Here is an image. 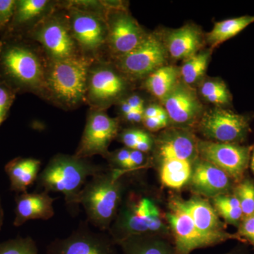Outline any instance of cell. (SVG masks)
<instances>
[{"instance_id": "obj_43", "label": "cell", "mask_w": 254, "mask_h": 254, "mask_svg": "<svg viewBox=\"0 0 254 254\" xmlns=\"http://www.w3.org/2000/svg\"><path fill=\"white\" fill-rule=\"evenodd\" d=\"M3 222H4V210H3L1 198H0V230H1V227H2Z\"/></svg>"}, {"instance_id": "obj_35", "label": "cell", "mask_w": 254, "mask_h": 254, "mask_svg": "<svg viewBox=\"0 0 254 254\" xmlns=\"http://www.w3.org/2000/svg\"><path fill=\"white\" fill-rule=\"evenodd\" d=\"M16 6L15 0H0V31L9 29Z\"/></svg>"}, {"instance_id": "obj_36", "label": "cell", "mask_w": 254, "mask_h": 254, "mask_svg": "<svg viewBox=\"0 0 254 254\" xmlns=\"http://www.w3.org/2000/svg\"><path fill=\"white\" fill-rule=\"evenodd\" d=\"M236 234L243 242H248L254 249V214L242 219Z\"/></svg>"}, {"instance_id": "obj_12", "label": "cell", "mask_w": 254, "mask_h": 254, "mask_svg": "<svg viewBox=\"0 0 254 254\" xmlns=\"http://www.w3.org/2000/svg\"><path fill=\"white\" fill-rule=\"evenodd\" d=\"M165 218L179 254H190L195 250L212 247L195 227L182 198L175 196L170 200Z\"/></svg>"}, {"instance_id": "obj_24", "label": "cell", "mask_w": 254, "mask_h": 254, "mask_svg": "<svg viewBox=\"0 0 254 254\" xmlns=\"http://www.w3.org/2000/svg\"><path fill=\"white\" fill-rule=\"evenodd\" d=\"M180 80V68L167 64L148 75L145 78L144 86L145 89L161 103Z\"/></svg>"}, {"instance_id": "obj_28", "label": "cell", "mask_w": 254, "mask_h": 254, "mask_svg": "<svg viewBox=\"0 0 254 254\" xmlns=\"http://www.w3.org/2000/svg\"><path fill=\"white\" fill-rule=\"evenodd\" d=\"M200 98L215 107L226 108L232 103V95L222 78L205 77L198 86Z\"/></svg>"}, {"instance_id": "obj_44", "label": "cell", "mask_w": 254, "mask_h": 254, "mask_svg": "<svg viewBox=\"0 0 254 254\" xmlns=\"http://www.w3.org/2000/svg\"><path fill=\"white\" fill-rule=\"evenodd\" d=\"M234 254L230 253V254Z\"/></svg>"}, {"instance_id": "obj_19", "label": "cell", "mask_w": 254, "mask_h": 254, "mask_svg": "<svg viewBox=\"0 0 254 254\" xmlns=\"http://www.w3.org/2000/svg\"><path fill=\"white\" fill-rule=\"evenodd\" d=\"M169 58L175 61L188 59L203 50L206 41L201 28L193 23L160 33Z\"/></svg>"}, {"instance_id": "obj_3", "label": "cell", "mask_w": 254, "mask_h": 254, "mask_svg": "<svg viewBox=\"0 0 254 254\" xmlns=\"http://www.w3.org/2000/svg\"><path fill=\"white\" fill-rule=\"evenodd\" d=\"M105 168L95 165L89 159L75 155H55L38 175V187L48 192H58L64 195L65 203L73 215L79 210V196L91 177Z\"/></svg>"}, {"instance_id": "obj_10", "label": "cell", "mask_w": 254, "mask_h": 254, "mask_svg": "<svg viewBox=\"0 0 254 254\" xmlns=\"http://www.w3.org/2000/svg\"><path fill=\"white\" fill-rule=\"evenodd\" d=\"M109 234L95 232L82 222L66 238L57 239L47 247V254H118Z\"/></svg>"}, {"instance_id": "obj_26", "label": "cell", "mask_w": 254, "mask_h": 254, "mask_svg": "<svg viewBox=\"0 0 254 254\" xmlns=\"http://www.w3.org/2000/svg\"><path fill=\"white\" fill-rule=\"evenodd\" d=\"M159 164L160 180L164 186L180 190L190 183L193 163L185 160L169 159Z\"/></svg>"}, {"instance_id": "obj_5", "label": "cell", "mask_w": 254, "mask_h": 254, "mask_svg": "<svg viewBox=\"0 0 254 254\" xmlns=\"http://www.w3.org/2000/svg\"><path fill=\"white\" fill-rule=\"evenodd\" d=\"M90 63L78 57L52 60L46 72L45 85L52 95L63 104H78L86 95Z\"/></svg>"}, {"instance_id": "obj_25", "label": "cell", "mask_w": 254, "mask_h": 254, "mask_svg": "<svg viewBox=\"0 0 254 254\" xmlns=\"http://www.w3.org/2000/svg\"><path fill=\"white\" fill-rule=\"evenodd\" d=\"M253 23L254 16L250 15L218 21L214 24L211 31L205 34L206 44L214 50L224 42L236 36Z\"/></svg>"}, {"instance_id": "obj_41", "label": "cell", "mask_w": 254, "mask_h": 254, "mask_svg": "<svg viewBox=\"0 0 254 254\" xmlns=\"http://www.w3.org/2000/svg\"><path fill=\"white\" fill-rule=\"evenodd\" d=\"M120 110H121V113L123 114L124 117H125V115H128V113H131L132 111H133L131 107L127 103L126 100L125 99L120 101Z\"/></svg>"}, {"instance_id": "obj_23", "label": "cell", "mask_w": 254, "mask_h": 254, "mask_svg": "<svg viewBox=\"0 0 254 254\" xmlns=\"http://www.w3.org/2000/svg\"><path fill=\"white\" fill-rule=\"evenodd\" d=\"M123 254H180L173 241L160 235H138L119 242Z\"/></svg>"}, {"instance_id": "obj_27", "label": "cell", "mask_w": 254, "mask_h": 254, "mask_svg": "<svg viewBox=\"0 0 254 254\" xmlns=\"http://www.w3.org/2000/svg\"><path fill=\"white\" fill-rule=\"evenodd\" d=\"M213 52V50L210 48L202 50L188 59L184 60L181 67H180L181 81L193 88L198 86L205 77Z\"/></svg>"}, {"instance_id": "obj_38", "label": "cell", "mask_w": 254, "mask_h": 254, "mask_svg": "<svg viewBox=\"0 0 254 254\" xmlns=\"http://www.w3.org/2000/svg\"><path fill=\"white\" fill-rule=\"evenodd\" d=\"M127 103L131 107L132 109L143 114L145 108L144 100L138 95H131L125 99Z\"/></svg>"}, {"instance_id": "obj_1", "label": "cell", "mask_w": 254, "mask_h": 254, "mask_svg": "<svg viewBox=\"0 0 254 254\" xmlns=\"http://www.w3.org/2000/svg\"><path fill=\"white\" fill-rule=\"evenodd\" d=\"M108 232L117 245L128 237L138 235L171 236L168 222L154 198L140 190L125 193Z\"/></svg>"}, {"instance_id": "obj_20", "label": "cell", "mask_w": 254, "mask_h": 254, "mask_svg": "<svg viewBox=\"0 0 254 254\" xmlns=\"http://www.w3.org/2000/svg\"><path fill=\"white\" fill-rule=\"evenodd\" d=\"M33 37L43 45L52 60H64L76 56V44L69 26L57 19H49L37 28Z\"/></svg>"}, {"instance_id": "obj_29", "label": "cell", "mask_w": 254, "mask_h": 254, "mask_svg": "<svg viewBox=\"0 0 254 254\" xmlns=\"http://www.w3.org/2000/svg\"><path fill=\"white\" fill-rule=\"evenodd\" d=\"M219 217L223 219L225 223L238 227L243 219V213L240 201L233 192L218 195L210 199Z\"/></svg>"}, {"instance_id": "obj_34", "label": "cell", "mask_w": 254, "mask_h": 254, "mask_svg": "<svg viewBox=\"0 0 254 254\" xmlns=\"http://www.w3.org/2000/svg\"><path fill=\"white\" fill-rule=\"evenodd\" d=\"M16 93L9 86L0 82V125L6 120Z\"/></svg>"}, {"instance_id": "obj_18", "label": "cell", "mask_w": 254, "mask_h": 254, "mask_svg": "<svg viewBox=\"0 0 254 254\" xmlns=\"http://www.w3.org/2000/svg\"><path fill=\"white\" fill-rule=\"evenodd\" d=\"M189 185L195 195L211 198L233 192L236 183L221 169L198 158L193 164Z\"/></svg>"}, {"instance_id": "obj_17", "label": "cell", "mask_w": 254, "mask_h": 254, "mask_svg": "<svg viewBox=\"0 0 254 254\" xmlns=\"http://www.w3.org/2000/svg\"><path fill=\"white\" fill-rule=\"evenodd\" d=\"M68 14L71 35L82 49L95 51L106 43L108 28L105 19L78 8H71Z\"/></svg>"}, {"instance_id": "obj_9", "label": "cell", "mask_w": 254, "mask_h": 254, "mask_svg": "<svg viewBox=\"0 0 254 254\" xmlns=\"http://www.w3.org/2000/svg\"><path fill=\"white\" fill-rule=\"evenodd\" d=\"M252 147L208 140L198 142L199 158L221 169L236 184L243 180L250 166Z\"/></svg>"}, {"instance_id": "obj_7", "label": "cell", "mask_w": 254, "mask_h": 254, "mask_svg": "<svg viewBox=\"0 0 254 254\" xmlns=\"http://www.w3.org/2000/svg\"><path fill=\"white\" fill-rule=\"evenodd\" d=\"M168 58L160 32L148 33L139 46L117 59L116 67L130 80L145 78L167 65Z\"/></svg>"}, {"instance_id": "obj_42", "label": "cell", "mask_w": 254, "mask_h": 254, "mask_svg": "<svg viewBox=\"0 0 254 254\" xmlns=\"http://www.w3.org/2000/svg\"><path fill=\"white\" fill-rule=\"evenodd\" d=\"M250 165L251 170H252V173H253L254 176V145L253 147H252V153H251Z\"/></svg>"}, {"instance_id": "obj_11", "label": "cell", "mask_w": 254, "mask_h": 254, "mask_svg": "<svg viewBox=\"0 0 254 254\" xmlns=\"http://www.w3.org/2000/svg\"><path fill=\"white\" fill-rule=\"evenodd\" d=\"M120 122L103 111H93L88 117L84 131L75 156L89 159L95 155L108 157L111 142L118 136Z\"/></svg>"}, {"instance_id": "obj_37", "label": "cell", "mask_w": 254, "mask_h": 254, "mask_svg": "<svg viewBox=\"0 0 254 254\" xmlns=\"http://www.w3.org/2000/svg\"><path fill=\"white\" fill-rule=\"evenodd\" d=\"M142 123L148 131L151 132L162 131L168 127L157 118H143Z\"/></svg>"}, {"instance_id": "obj_14", "label": "cell", "mask_w": 254, "mask_h": 254, "mask_svg": "<svg viewBox=\"0 0 254 254\" xmlns=\"http://www.w3.org/2000/svg\"><path fill=\"white\" fill-rule=\"evenodd\" d=\"M130 88L129 78L118 68L105 65L89 71L86 95L95 106L103 108L123 100Z\"/></svg>"}, {"instance_id": "obj_4", "label": "cell", "mask_w": 254, "mask_h": 254, "mask_svg": "<svg viewBox=\"0 0 254 254\" xmlns=\"http://www.w3.org/2000/svg\"><path fill=\"white\" fill-rule=\"evenodd\" d=\"M46 71L31 47L8 34L0 41V82L15 93L35 91L45 85Z\"/></svg>"}, {"instance_id": "obj_16", "label": "cell", "mask_w": 254, "mask_h": 254, "mask_svg": "<svg viewBox=\"0 0 254 254\" xmlns=\"http://www.w3.org/2000/svg\"><path fill=\"white\" fill-rule=\"evenodd\" d=\"M183 203L195 227L212 247L230 240L243 242L237 234L226 232L225 223L207 198L195 195L190 199H183Z\"/></svg>"}, {"instance_id": "obj_21", "label": "cell", "mask_w": 254, "mask_h": 254, "mask_svg": "<svg viewBox=\"0 0 254 254\" xmlns=\"http://www.w3.org/2000/svg\"><path fill=\"white\" fill-rule=\"evenodd\" d=\"M56 199L46 190L39 193H18L15 198L14 226H21L32 220H50L55 215L53 203Z\"/></svg>"}, {"instance_id": "obj_30", "label": "cell", "mask_w": 254, "mask_h": 254, "mask_svg": "<svg viewBox=\"0 0 254 254\" xmlns=\"http://www.w3.org/2000/svg\"><path fill=\"white\" fill-rule=\"evenodd\" d=\"M49 1L46 0H18L16 1L14 17L8 31L19 29L26 23L39 16L45 11Z\"/></svg>"}, {"instance_id": "obj_22", "label": "cell", "mask_w": 254, "mask_h": 254, "mask_svg": "<svg viewBox=\"0 0 254 254\" xmlns=\"http://www.w3.org/2000/svg\"><path fill=\"white\" fill-rule=\"evenodd\" d=\"M41 167V160L38 159L18 157L10 160L4 167L10 190L17 194L27 192L28 187L37 181Z\"/></svg>"}, {"instance_id": "obj_6", "label": "cell", "mask_w": 254, "mask_h": 254, "mask_svg": "<svg viewBox=\"0 0 254 254\" xmlns=\"http://www.w3.org/2000/svg\"><path fill=\"white\" fill-rule=\"evenodd\" d=\"M251 117L220 107L205 110L196 125L208 141L241 144L250 133Z\"/></svg>"}, {"instance_id": "obj_13", "label": "cell", "mask_w": 254, "mask_h": 254, "mask_svg": "<svg viewBox=\"0 0 254 254\" xmlns=\"http://www.w3.org/2000/svg\"><path fill=\"white\" fill-rule=\"evenodd\" d=\"M160 103L168 114L170 126L192 129L205 112L197 90L181 80Z\"/></svg>"}, {"instance_id": "obj_8", "label": "cell", "mask_w": 254, "mask_h": 254, "mask_svg": "<svg viewBox=\"0 0 254 254\" xmlns=\"http://www.w3.org/2000/svg\"><path fill=\"white\" fill-rule=\"evenodd\" d=\"M105 21L108 28L106 43L116 59L134 50L148 35L123 6L110 7Z\"/></svg>"}, {"instance_id": "obj_33", "label": "cell", "mask_w": 254, "mask_h": 254, "mask_svg": "<svg viewBox=\"0 0 254 254\" xmlns=\"http://www.w3.org/2000/svg\"><path fill=\"white\" fill-rule=\"evenodd\" d=\"M0 254H38V251L31 237H18L0 243Z\"/></svg>"}, {"instance_id": "obj_2", "label": "cell", "mask_w": 254, "mask_h": 254, "mask_svg": "<svg viewBox=\"0 0 254 254\" xmlns=\"http://www.w3.org/2000/svg\"><path fill=\"white\" fill-rule=\"evenodd\" d=\"M127 175L123 170L110 167L87 182L80 194L79 204L89 225L102 232L109 230L125 194Z\"/></svg>"}, {"instance_id": "obj_15", "label": "cell", "mask_w": 254, "mask_h": 254, "mask_svg": "<svg viewBox=\"0 0 254 254\" xmlns=\"http://www.w3.org/2000/svg\"><path fill=\"white\" fill-rule=\"evenodd\" d=\"M198 139L191 128L170 126L155 137L153 153L156 162L169 159L194 163L199 158Z\"/></svg>"}, {"instance_id": "obj_32", "label": "cell", "mask_w": 254, "mask_h": 254, "mask_svg": "<svg viewBox=\"0 0 254 254\" xmlns=\"http://www.w3.org/2000/svg\"><path fill=\"white\" fill-rule=\"evenodd\" d=\"M233 193L240 201L244 218L254 214V181L250 177L236 184Z\"/></svg>"}, {"instance_id": "obj_31", "label": "cell", "mask_w": 254, "mask_h": 254, "mask_svg": "<svg viewBox=\"0 0 254 254\" xmlns=\"http://www.w3.org/2000/svg\"><path fill=\"white\" fill-rule=\"evenodd\" d=\"M120 141L126 148L147 153L153 150L155 137L145 130L140 128H127L120 133Z\"/></svg>"}, {"instance_id": "obj_40", "label": "cell", "mask_w": 254, "mask_h": 254, "mask_svg": "<svg viewBox=\"0 0 254 254\" xmlns=\"http://www.w3.org/2000/svg\"><path fill=\"white\" fill-rule=\"evenodd\" d=\"M124 118L128 123L132 124H138L142 123V120H143V113H140V112L136 111L133 110L131 113H128V115H125Z\"/></svg>"}, {"instance_id": "obj_39", "label": "cell", "mask_w": 254, "mask_h": 254, "mask_svg": "<svg viewBox=\"0 0 254 254\" xmlns=\"http://www.w3.org/2000/svg\"><path fill=\"white\" fill-rule=\"evenodd\" d=\"M164 111L165 109L162 105L150 104L145 107L143 116L146 118H157Z\"/></svg>"}]
</instances>
